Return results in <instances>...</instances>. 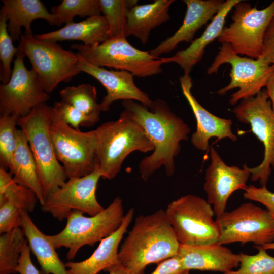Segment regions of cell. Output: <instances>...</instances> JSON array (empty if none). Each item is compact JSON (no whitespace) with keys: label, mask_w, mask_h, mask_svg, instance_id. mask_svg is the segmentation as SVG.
I'll return each instance as SVG.
<instances>
[{"label":"cell","mask_w":274,"mask_h":274,"mask_svg":"<svg viewBox=\"0 0 274 274\" xmlns=\"http://www.w3.org/2000/svg\"><path fill=\"white\" fill-rule=\"evenodd\" d=\"M0 12L8 20L7 28L12 40L19 41L21 28H25V33L32 34V22L39 19L45 20L50 25L60 26L55 15L49 12L45 5L40 0H2Z\"/></svg>","instance_id":"cell-23"},{"label":"cell","mask_w":274,"mask_h":274,"mask_svg":"<svg viewBox=\"0 0 274 274\" xmlns=\"http://www.w3.org/2000/svg\"><path fill=\"white\" fill-rule=\"evenodd\" d=\"M151 274H190V270L183 267L178 255L158 263Z\"/></svg>","instance_id":"cell-39"},{"label":"cell","mask_w":274,"mask_h":274,"mask_svg":"<svg viewBox=\"0 0 274 274\" xmlns=\"http://www.w3.org/2000/svg\"><path fill=\"white\" fill-rule=\"evenodd\" d=\"M134 210L129 209L125 214L119 228L103 239L92 254L80 262L68 261L65 263L68 274H97L109 267L119 263L118 248L123 236L131 223Z\"/></svg>","instance_id":"cell-21"},{"label":"cell","mask_w":274,"mask_h":274,"mask_svg":"<svg viewBox=\"0 0 274 274\" xmlns=\"http://www.w3.org/2000/svg\"><path fill=\"white\" fill-rule=\"evenodd\" d=\"M71 47L85 60L98 67L127 71L138 77L152 76L162 72L161 58L135 48L126 38H109L93 46L73 44Z\"/></svg>","instance_id":"cell-9"},{"label":"cell","mask_w":274,"mask_h":274,"mask_svg":"<svg viewBox=\"0 0 274 274\" xmlns=\"http://www.w3.org/2000/svg\"><path fill=\"white\" fill-rule=\"evenodd\" d=\"M38 199L30 188L16 182L12 175L0 167V204L8 201L20 210L32 212Z\"/></svg>","instance_id":"cell-29"},{"label":"cell","mask_w":274,"mask_h":274,"mask_svg":"<svg viewBox=\"0 0 274 274\" xmlns=\"http://www.w3.org/2000/svg\"><path fill=\"white\" fill-rule=\"evenodd\" d=\"M51 13L61 25L73 22L76 16L89 17L101 15L98 0H62L59 5L51 8Z\"/></svg>","instance_id":"cell-32"},{"label":"cell","mask_w":274,"mask_h":274,"mask_svg":"<svg viewBox=\"0 0 274 274\" xmlns=\"http://www.w3.org/2000/svg\"><path fill=\"white\" fill-rule=\"evenodd\" d=\"M232 112L238 121L250 125L252 133L263 145L262 162L249 170L252 181L266 186L271 167L274 169V110L265 90L241 100Z\"/></svg>","instance_id":"cell-12"},{"label":"cell","mask_w":274,"mask_h":274,"mask_svg":"<svg viewBox=\"0 0 274 274\" xmlns=\"http://www.w3.org/2000/svg\"><path fill=\"white\" fill-rule=\"evenodd\" d=\"M262 57L269 64L274 65V16L264 35Z\"/></svg>","instance_id":"cell-40"},{"label":"cell","mask_w":274,"mask_h":274,"mask_svg":"<svg viewBox=\"0 0 274 274\" xmlns=\"http://www.w3.org/2000/svg\"><path fill=\"white\" fill-rule=\"evenodd\" d=\"M104 271L108 272L109 274H131L119 263L109 267Z\"/></svg>","instance_id":"cell-43"},{"label":"cell","mask_w":274,"mask_h":274,"mask_svg":"<svg viewBox=\"0 0 274 274\" xmlns=\"http://www.w3.org/2000/svg\"><path fill=\"white\" fill-rule=\"evenodd\" d=\"M137 0H98L101 14L108 24L109 38H126L127 15Z\"/></svg>","instance_id":"cell-30"},{"label":"cell","mask_w":274,"mask_h":274,"mask_svg":"<svg viewBox=\"0 0 274 274\" xmlns=\"http://www.w3.org/2000/svg\"><path fill=\"white\" fill-rule=\"evenodd\" d=\"M262 246L266 250H274V242L265 244L263 245Z\"/></svg>","instance_id":"cell-44"},{"label":"cell","mask_w":274,"mask_h":274,"mask_svg":"<svg viewBox=\"0 0 274 274\" xmlns=\"http://www.w3.org/2000/svg\"><path fill=\"white\" fill-rule=\"evenodd\" d=\"M180 82L183 94L196 120V130L191 139L193 146L197 150L206 151L209 149V142L211 138L216 137L217 141L225 138L236 141L237 137L232 131V120L212 114L193 95L191 92L192 82L190 75H184L180 78Z\"/></svg>","instance_id":"cell-18"},{"label":"cell","mask_w":274,"mask_h":274,"mask_svg":"<svg viewBox=\"0 0 274 274\" xmlns=\"http://www.w3.org/2000/svg\"><path fill=\"white\" fill-rule=\"evenodd\" d=\"M30 251L26 241L23 246L17 268V272L20 274H41L31 261Z\"/></svg>","instance_id":"cell-41"},{"label":"cell","mask_w":274,"mask_h":274,"mask_svg":"<svg viewBox=\"0 0 274 274\" xmlns=\"http://www.w3.org/2000/svg\"><path fill=\"white\" fill-rule=\"evenodd\" d=\"M15 134L17 146L9 169L10 173L16 182L27 187L35 192L42 205L45 198L27 139L21 129L16 128Z\"/></svg>","instance_id":"cell-27"},{"label":"cell","mask_w":274,"mask_h":274,"mask_svg":"<svg viewBox=\"0 0 274 274\" xmlns=\"http://www.w3.org/2000/svg\"><path fill=\"white\" fill-rule=\"evenodd\" d=\"M83 214L79 211L71 212L63 229L57 234L47 235L55 249H68L66 258L69 261L83 246L92 247L115 232L125 216L122 200L119 196L95 215L86 217Z\"/></svg>","instance_id":"cell-5"},{"label":"cell","mask_w":274,"mask_h":274,"mask_svg":"<svg viewBox=\"0 0 274 274\" xmlns=\"http://www.w3.org/2000/svg\"><path fill=\"white\" fill-rule=\"evenodd\" d=\"M7 22L4 14L0 12V79L3 84L7 83L10 79L12 72L11 64L18 51V47L14 46L8 32Z\"/></svg>","instance_id":"cell-35"},{"label":"cell","mask_w":274,"mask_h":274,"mask_svg":"<svg viewBox=\"0 0 274 274\" xmlns=\"http://www.w3.org/2000/svg\"><path fill=\"white\" fill-rule=\"evenodd\" d=\"M52 107L44 103L17 120L25 133L35 160L45 198L66 181L63 166L57 159L50 134Z\"/></svg>","instance_id":"cell-4"},{"label":"cell","mask_w":274,"mask_h":274,"mask_svg":"<svg viewBox=\"0 0 274 274\" xmlns=\"http://www.w3.org/2000/svg\"><path fill=\"white\" fill-rule=\"evenodd\" d=\"M22 210L6 201L0 204V233L9 232L21 227Z\"/></svg>","instance_id":"cell-37"},{"label":"cell","mask_w":274,"mask_h":274,"mask_svg":"<svg viewBox=\"0 0 274 274\" xmlns=\"http://www.w3.org/2000/svg\"><path fill=\"white\" fill-rule=\"evenodd\" d=\"M21 227L0 236V274H16L25 243L27 241Z\"/></svg>","instance_id":"cell-31"},{"label":"cell","mask_w":274,"mask_h":274,"mask_svg":"<svg viewBox=\"0 0 274 274\" xmlns=\"http://www.w3.org/2000/svg\"><path fill=\"white\" fill-rule=\"evenodd\" d=\"M21 213V228L31 251L40 265V273L68 274L65 264L59 258L47 235L36 226L28 212L22 211Z\"/></svg>","instance_id":"cell-26"},{"label":"cell","mask_w":274,"mask_h":274,"mask_svg":"<svg viewBox=\"0 0 274 274\" xmlns=\"http://www.w3.org/2000/svg\"><path fill=\"white\" fill-rule=\"evenodd\" d=\"M49 131L56 157L67 179L84 176L96 169L95 130L83 132L75 129L52 107Z\"/></svg>","instance_id":"cell-8"},{"label":"cell","mask_w":274,"mask_h":274,"mask_svg":"<svg viewBox=\"0 0 274 274\" xmlns=\"http://www.w3.org/2000/svg\"><path fill=\"white\" fill-rule=\"evenodd\" d=\"M240 0H227L214 17L203 33L193 40L184 50L178 51L170 57L161 58L163 64L175 63L183 70L184 75H190L193 67L202 59L206 48L220 36L224 27L226 17Z\"/></svg>","instance_id":"cell-22"},{"label":"cell","mask_w":274,"mask_h":274,"mask_svg":"<svg viewBox=\"0 0 274 274\" xmlns=\"http://www.w3.org/2000/svg\"><path fill=\"white\" fill-rule=\"evenodd\" d=\"M59 94L61 100L82 112L89 118L93 125L99 121L101 110L94 86L87 83L67 86L61 90Z\"/></svg>","instance_id":"cell-28"},{"label":"cell","mask_w":274,"mask_h":274,"mask_svg":"<svg viewBox=\"0 0 274 274\" xmlns=\"http://www.w3.org/2000/svg\"><path fill=\"white\" fill-rule=\"evenodd\" d=\"M178 242L165 211L140 215L118 251L119 263L131 274H145L147 265L178 255Z\"/></svg>","instance_id":"cell-2"},{"label":"cell","mask_w":274,"mask_h":274,"mask_svg":"<svg viewBox=\"0 0 274 274\" xmlns=\"http://www.w3.org/2000/svg\"><path fill=\"white\" fill-rule=\"evenodd\" d=\"M19 42L18 50L28 58L42 87L48 94L61 82H70L81 73L77 67V53L63 49L56 42L24 33Z\"/></svg>","instance_id":"cell-6"},{"label":"cell","mask_w":274,"mask_h":274,"mask_svg":"<svg viewBox=\"0 0 274 274\" xmlns=\"http://www.w3.org/2000/svg\"><path fill=\"white\" fill-rule=\"evenodd\" d=\"M183 267L189 270L225 273L239 264V254L217 243L201 246L180 245L178 252Z\"/></svg>","instance_id":"cell-20"},{"label":"cell","mask_w":274,"mask_h":274,"mask_svg":"<svg viewBox=\"0 0 274 274\" xmlns=\"http://www.w3.org/2000/svg\"><path fill=\"white\" fill-rule=\"evenodd\" d=\"M255 255L239 254V267L223 274H274V257L268 254L262 246L256 245Z\"/></svg>","instance_id":"cell-33"},{"label":"cell","mask_w":274,"mask_h":274,"mask_svg":"<svg viewBox=\"0 0 274 274\" xmlns=\"http://www.w3.org/2000/svg\"><path fill=\"white\" fill-rule=\"evenodd\" d=\"M77 54L79 57L77 67L80 72L93 77L106 89L107 94L100 102L101 111H109L110 106L119 100H132L148 108L151 107L153 101L136 86L132 74L125 71L109 70L93 65Z\"/></svg>","instance_id":"cell-17"},{"label":"cell","mask_w":274,"mask_h":274,"mask_svg":"<svg viewBox=\"0 0 274 274\" xmlns=\"http://www.w3.org/2000/svg\"><path fill=\"white\" fill-rule=\"evenodd\" d=\"M96 139L95 166L101 178L111 180L121 169L125 158L134 151H153L154 146L131 114L123 110L115 121L94 129Z\"/></svg>","instance_id":"cell-3"},{"label":"cell","mask_w":274,"mask_h":274,"mask_svg":"<svg viewBox=\"0 0 274 274\" xmlns=\"http://www.w3.org/2000/svg\"><path fill=\"white\" fill-rule=\"evenodd\" d=\"M109 26L103 15L87 17L81 22H71L62 28L53 31L34 35L40 40L54 42L65 40H79L86 46L99 44L109 38L107 32Z\"/></svg>","instance_id":"cell-25"},{"label":"cell","mask_w":274,"mask_h":274,"mask_svg":"<svg viewBox=\"0 0 274 274\" xmlns=\"http://www.w3.org/2000/svg\"><path fill=\"white\" fill-rule=\"evenodd\" d=\"M221 0H184L187 9L182 25L171 36L162 41L149 53L159 58L174 50L181 42H191L196 32L206 25L220 10Z\"/></svg>","instance_id":"cell-19"},{"label":"cell","mask_w":274,"mask_h":274,"mask_svg":"<svg viewBox=\"0 0 274 274\" xmlns=\"http://www.w3.org/2000/svg\"><path fill=\"white\" fill-rule=\"evenodd\" d=\"M100 178V173L96 168L84 176L68 179L46 198L44 203L41 205L42 211L51 214L59 221L66 219L73 211H79L90 216L98 214L105 209L96 197Z\"/></svg>","instance_id":"cell-15"},{"label":"cell","mask_w":274,"mask_h":274,"mask_svg":"<svg viewBox=\"0 0 274 274\" xmlns=\"http://www.w3.org/2000/svg\"><path fill=\"white\" fill-rule=\"evenodd\" d=\"M53 107L59 113L63 121L75 129L80 130V126H93L87 116L71 105L60 100L55 102Z\"/></svg>","instance_id":"cell-36"},{"label":"cell","mask_w":274,"mask_h":274,"mask_svg":"<svg viewBox=\"0 0 274 274\" xmlns=\"http://www.w3.org/2000/svg\"><path fill=\"white\" fill-rule=\"evenodd\" d=\"M174 0H155L131 8L127 15L126 36H133L146 44L151 31L170 19L169 9Z\"/></svg>","instance_id":"cell-24"},{"label":"cell","mask_w":274,"mask_h":274,"mask_svg":"<svg viewBox=\"0 0 274 274\" xmlns=\"http://www.w3.org/2000/svg\"><path fill=\"white\" fill-rule=\"evenodd\" d=\"M16 56L9 81L0 85V114L20 118L36 106L47 103L50 97L35 72L26 68L24 54L18 50Z\"/></svg>","instance_id":"cell-14"},{"label":"cell","mask_w":274,"mask_h":274,"mask_svg":"<svg viewBox=\"0 0 274 274\" xmlns=\"http://www.w3.org/2000/svg\"><path fill=\"white\" fill-rule=\"evenodd\" d=\"M175 235L181 245L201 246L217 243L219 226L207 200L187 194L172 201L165 210Z\"/></svg>","instance_id":"cell-7"},{"label":"cell","mask_w":274,"mask_h":274,"mask_svg":"<svg viewBox=\"0 0 274 274\" xmlns=\"http://www.w3.org/2000/svg\"><path fill=\"white\" fill-rule=\"evenodd\" d=\"M243 196L245 199L263 204L274 219V192L267 189L266 186L257 187L249 185L244 191Z\"/></svg>","instance_id":"cell-38"},{"label":"cell","mask_w":274,"mask_h":274,"mask_svg":"<svg viewBox=\"0 0 274 274\" xmlns=\"http://www.w3.org/2000/svg\"><path fill=\"white\" fill-rule=\"evenodd\" d=\"M233 9L232 23L224 27L218 41L229 44L238 55L261 57L264 35L274 16V1L262 9L241 1Z\"/></svg>","instance_id":"cell-11"},{"label":"cell","mask_w":274,"mask_h":274,"mask_svg":"<svg viewBox=\"0 0 274 274\" xmlns=\"http://www.w3.org/2000/svg\"><path fill=\"white\" fill-rule=\"evenodd\" d=\"M220 245L252 242L263 246L274 241V219L266 209L251 202L242 204L216 217Z\"/></svg>","instance_id":"cell-13"},{"label":"cell","mask_w":274,"mask_h":274,"mask_svg":"<svg viewBox=\"0 0 274 274\" xmlns=\"http://www.w3.org/2000/svg\"><path fill=\"white\" fill-rule=\"evenodd\" d=\"M122 105L154 146L152 153L142 159L139 164L141 178L147 181L162 166L167 176H173L175 171V158L181 150L180 143L188 139L190 132L189 126L161 99L153 101L150 108L132 100H124Z\"/></svg>","instance_id":"cell-1"},{"label":"cell","mask_w":274,"mask_h":274,"mask_svg":"<svg viewBox=\"0 0 274 274\" xmlns=\"http://www.w3.org/2000/svg\"><path fill=\"white\" fill-rule=\"evenodd\" d=\"M210 158L203 188L207 200L213 206L217 217L226 211L227 201L233 192L238 190L245 191L247 188L250 173L246 164L242 168L227 165L213 147L210 148Z\"/></svg>","instance_id":"cell-16"},{"label":"cell","mask_w":274,"mask_h":274,"mask_svg":"<svg viewBox=\"0 0 274 274\" xmlns=\"http://www.w3.org/2000/svg\"><path fill=\"white\" fill-rule=\"evenodd\" d=\"M225 63L231 68L229 73V84L220 88L217 93L224 95L235 88L238 90L230 95L229 103L236 105L239 101L255 96L266 86L274 71V65L269 64L262 56L257 59L241 57L236 54L227 43H221L219 51L212 64L207 70L208 74L218 72L219 68Z\"/></svg>","instance_id":"cell-10"},{"label":"cell","mask_w":274,"mask_h":274,"mask_svg":"<svg viewBox=\"0 0 274 274\" xmlns=\"http://www.w3.org/2000/svg\"><path fill=\"white\" fill-rule=\"evenodd\" d=\"M266 93L274 110V71L270 76L266 85Z\"/></svg>","instance_id":"cell-42"},{"label":"cell","mask_w":274,"mask_h":274,"mask_svg":"<svg viewBox=\"0 0 274 274\" xmlns=\"http://www.w3.org/2000/svg\"><path fill=\"white\" fill-rule=\"evenodd\" d=\"M19 117L4 115L0 117V160L2 167L10 168L17 146L15 131Z\"/></svg>","instance_id":"cell-34"}]
</instances>
